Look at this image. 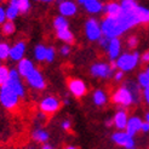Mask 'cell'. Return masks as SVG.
<instances>
[{
    "label": "cell",
    "instance_id": "6da1fadb",
    "mask_svg": "<svg viewBox=\"0 0 149 149\" xmlns=\"http://www.w3.org/2000/svg\"><path fill=\"white\" fill-rule=\"evenodd\" d=\"M139 24L138 18L136 16V10L133 11H124L115 17H108L106 16L101 23V29H102V35L106 36L108 39L113 38H119L123 35L126 31H129L130 28Z\"/></svg>",
    "mask_w": 149,
    "mask_h": 149
},
{
    "label": "cell",
    "instance_id": "7a4b0ae2",
    "mask_svg": "<svg viewBox=\"0 0 149 149\" xmlns=\"http://www.w3.org/2000/svg\"><path fill=\"white\" fill-rule=\"evenodd\" d=\"M111 101H113V103L118 104V106H121L124 108H127L132 106V104H136L135 97H133L131 90L126 85L116 88L114 93L111 95Z\"/></svg>",
    "mask_w": 149,
    "mask_h": 149
},
{
    "label": "cell",
    "instance_id": "3957f363",
    "mask_svg": "<svg viewBox=\"0 0 149 149\" xmlns=\"http://www.w3.org/2000/svg\"><path fill=\"white\" fill-rule=\"evenodd\" d=\"M139 61V55L138 52H130V54H123L120 55L116 61H115V67L119 68L121 72H130L136 68Z\"/></svg>",
    "mask_w": 149,
    "mask_h": 149
},
{
    "label": "cell",
    "instance_id": "277c9868",
    "mask_svg": "<svg viewBox=\"0 0 149 149\" xmlns=\"http://www.w3.org/2000/svg\"><path fill=\"white\" fill-rule=\"evenodd\" d=\"M18 103H19V97L10 87H7L6 85L0 86V104L4 108L12 110L18 106Z\"/></svg>",
    "mask_w": 149,
    "mask_h": 149
},
{
    "label": "cell",
    "instance_id": "5b68a950",
    "mask_svg": "<svg viewBox=\"0 0 149 149\" xmlns=\"http://www.w3.org/2000/svg\"><path fill=\"white\" fill-rule=\"evenodd\" d=\"M39 108L45 115H52L61 108V102L55 96H46L40 101Z\"/></svg>",
    "mask_w": 149,
    "mask_h": 149
},
{
    "label": "cell",
    "instance_id": "8992f818",
    "mask_svg": "<svg viewBox=\"0 0 149 149\" xmlns=\"http://www.w3.org/2000/svg\"><path fill=\"white\" fill-rule=\"evenodd\" d=\"M85 34H86V38L90 41H97L102 38L101 24L98 23L97 19L95 18L87 19V22L85 23Z\"/></svg>",
    "mask_w": 149,
    "mask_h": 149
},
{
    "label": "cell",
    "instance_id": "52a82bcc",
    "mask_svg": "<svg viewBox=\"0 0 149 149\" xmlns=\"http://www.w3.org/2000/svg\"><path fill=\"white\" fill-rule=\"evenodd\" d=\"M111 141L119 147H123L125 149L135 148V139L132 136H130L125 130L124 131H116L111 135Z\"/></svg>",
    "mask_w": 149,
    "mask_h": 149
},
{
    "label": "cell",
    "instance_id": "ba28073f",
    "mask_svg": "<svg viewBox=\"0 0 149 149\" xmlns=\"http://www.w3.org/2000/svg\"><path fill=\"white\" fill-rule=\"evenodd\" d=\"M113 68L110 64H107L104 62H98L91 65L90 72L93 77L96 78H102V79H109L113 75Z\"/></svg>",
    "mask_w": 149,
    "mask_h": 149
},
{
    "label": "cell",
    "instance_id": "9c48e42d",
    "mask_svg": "<svg viewBox=\"0 0 149 149\" xmlns=\"http://www.w3.org/2000/svg\"><path fill=\"white\" fill-rule=\"evenodd\" d=\"M26 80H27L28 85L33 88H35V90H44L46 86V81L44 79L42 74L35 68L26 77Z\"/></svg>",
    "mask_w": 149,
    "mask_h": 149
},
{
    "label": "cell",
    "instance_id": "30bf717a",
    "mask_svg": "<svg viewBox=\"0 0 149 149\" xmlns=\"http://www.w3.org/2000/svg\"><path fill=\"white\" fill-rule=\"evenodd\" d=\"M68 88H69L70 93L77 98L84 97V96L86 95V92H87L86 84L80 79H70L68 81Z\"/></svg>",
    "mask_w": 149,
    "mask_h": 149
},
{
    "label": "cell",
    "instance_id": "8fae6325",
    "mask_svg": "<svg viewBox=\"0 0 149 149\" xmlns=\"http://www.w3.org/2000/svg\"><path fill=\"white\" fill-rule=\"evenodd\" d=\"M129 120L127 111L125 109H119L113 116V125L115 126V129L118 131H124L126 127V124Z\"/></svg>",
    "mask_w": 149,
    "mask_h": 149
},
{
    "label": "cell",
    "instance_id": "7c38bea8",
    "mask_svg": "<svg viewBox=\"0 0 149 149\" xmlns=\"http://www.w3.org/2000/svg\"><path fill=\"white\" fill-rule=\"evenodd\" d=\"M58 10H59L61 16L72 17L78 12V6L75 3L70 1V0H64V1H61V4H59Z\"/></svg>",
    "mask_w": 149,
    "mask_h": 149
},
{
    "label": "cell",
    "instance_id": "4fadbf2b",
    "mask_svg": "<svg viewBox=\"0 0 149 149\" xmlns=\"http://www.w3.org/2000/svg\"><path fill=\"white\" fill-rule=\"evenodd\" d=\"M107 52H108V56L111 61H115V59L120 56V52H121V41L119 38H113L109 40L108 44V47H107Z\"/></svg>",
    "mask_w": 149,
    "mask_h": 149
},
{
    "label": "cell",
    "instance_id": "5bb4252c",
    "mask_svg": "<svg viewBox=\"0 0 149 149\" xmlns=\"http://www.w3.org/2000/svg\"><path fill=\"white\" fill-rule=\"evenodd\" d=\"M24 54H26V44L23 41H18V42L15 44L12 47H10L9 57L12 59V61L18 62L24 57Z\"/></svg>",
    "mask_w": 149,
    "mask_h": 149
},
{
    "label": "cell",
    "instance_id": "9a60e30c",
    "mask_svg": "<svg viewBox=\"0 0 149 149\" xmlns=\"http://www.w3.org/2000/svg\"><path fill=\"white\" fill-rule=\"evenodd\" d=\"M142 119L139 116H131L127 120V124H126V127H125V131L129 133L130 136H135L136 133H138L141 131V126H142Z\"/></svg>",
    "mask_w": 149,
    "mask_h": 149
},
{
    "label": "cell",
    "instance_id": "2e32d148",
    "mask_svg": "<svg viewBox=\"0 0 149 149\" xmlns=\"http://www.w3.org/2000/svg\"><path fill=\"white\" fill-rule=\"evenodd\" d=\"M78 3L83 5L90 13H100L103 10V5L100 0H78Z\"/></svg>",
    "mask_w": 149,
    "mask_h": 149
},
{
    "label": "cell",
    "instance_id": "e0dca14e",
    "mask_svg": "<svg viewBox=\"0 0 149 149\" xmlns=\"http://www.w3.org/2000/svg\"><path fill=\"white\" fill-rule=\"evenodd\" d=\"M4 85H6L7 87H10L11 90L18 96V97H23L24 93H26L24 86H23V84L21 83L19 78H17V79L9 78V79H7V81H6V83H5Z\"/></svg>",
    "mask_w": 149,
    "mask_h": 149
},
{
    "label": "cell",
    "instance_id": "ac0fdd59",
    "mask_svg": "<svg viewBox=\"0 0 149 149\" xmlns=\"http://www.w3.org/2000/svg\"><path fill=\"white\" fill-rule=\"evenodd\" d=\"M31 136H32V139L34 141V142L44 144V143H47V141L50 138V133L45 129H42L41 126H39V127H35L32 131Z\"/></svg>",
    "mask_w": 149,
    "mask_h": 149
},
{
    "label": "cell",
    "instance_id": "d6986e66",
    "mask_svg": "<svg viewBox=\"0 0 149 149\" xmlns=\"http://www.w3.org/2000/svg\"><path fill=\"white\" fill-rule=\"evenodd\" d=\"M33 69H34V63L31 61V59L22 58L21 61H18L17 72H18V74H19V77L26 78Z\"/></svg>",
    "mask_w": 149,
    "mask_h": 149
},
{
    "label": "cell",
    "instance_id": "ffe728a7",
    "mask_svg": "<svg viewBox=\"0 0 149 149\" xmlns=\"http://www.w3.org/2000/svg\"><path fill=\"white\" fill-rule=\"evenodd\" d=\"M6 12V19L13 21L19 15V9H18V0H10L9 5L5 9Z\"/></svg>",
    "mask_w": 149,
    "mask_h": 149
},
{
    "label": "cell",
    "instance_id": "44dd1931",
    "mask_svg": "<svg viewBox=\"0 0 149 149\" xmlns=\"http://www.w3.org/2000/svg\"><path fill=\"white\" fill-rule=\"evenodd\" d=\"M102 11L106 12V16H108V17H115L121 12V6H120V4L111 1V3L107 4L106 6H103Z\"/></svg>",
    "mask_w": 149,
    "mask_h": 149
},
{
    "label": "cell",
    "instance_id": "7402d4cb",
    "mask_svg": "<svg viewBox=\"0 0 149 149\" xmlns=\"http://www.w3.org/2000/svg\"><path fill=\"white\" fill-rule=\"evenodd\" d=\"M56 34H57V38L61 41L65 42V44H73L74 42V35H73V33L69 31L68 28L57 29Z\"/></svg>",
    "mask_w": 149,
    "mask_h": 149
},
{
    "label": "cell",
    "instance_id": "603a6c76",
    "mask_svg": "<svg viewBox=\"0 0 149 149\" xmlns=\"http://www.w3.org/2000/svg\"><path fill=\"white\" fill-rule=\"evenodd\" d=\"M92 101H93V103L96 104L97 107H102V106H104V104L107 103V101H108V96H107V93L104 92L103 90H96L95 92H93V95H92Z\"/></svg>",
    "mask_w": 149,
    "mask_h": 149
},
{
    "label": "cell",
    "instance_id": "cb8c5ba5",
    "mask_svg": "<svg viewBox=\"0 0 149 149\" xmlns=\"http://www.w3.org/2000/svg\"><path fill=\"white\" fill-rule=\"evenodd\" d=\"M136 16L138 18V22L142 24H149V9L143 6L136 7Z\"/></svg>",
    "mask_w": 149,
    "mask_h": 149
},
{
    "label": "cell",
    "instance_id": "d4e9b609",
    "mask_svg": "<svg viewBox=\"0 0 149 149\" xmlns=\"http://www.w3.org/2000/svg\"><path fill=\"white\" fill-rule=\"evenodd\" d=\"M45 56H46V46L44 45H36L34 49V57L36 58V61H45Z\"/></svg>",
    "mask_w": 149,
    "mask_h": 149
},
{
    "label": "cell",
    "instance_id": "484cf974",
    "mask_svg": "<svg viewBox=\"0 0 149 149\" xmlns=\"http://www.w3.org/2000/svg\"><path fill=\"white\" fill-rule=\"evenodd\" d=\"M126 86H127L130 90H131V92H132V95H133V97H135L136 104H137V103L139 102V100H141V92H139L138 84L133 83V81H127V83H126Z\"/></svg>",
    "mask_w": 149,
    "mask_h": 149
},
{
    "label": "cell",
    "instance_id": "4316f807",
    "mask_svg": "<svg viewBox=\"0 0 149 149\" xmlns=\"http://www.w3.org/2000/svg\"><path fill=\"white\" fill-rule=\"evenodd\" d=\"M120 6H121V10L124 11H133V10H136L138 4L136 0H121Z\"/></svg>",
    "mask_w": 149,
    "mask_h": 149
},
{
    "label": "cell",
    "instance_id": "83f0119b",
    "mask_svg": "<svg viewBox=\"0 0 149 149\" xmlns=\"http://www.w3.org/2000/svg\"><path fill=\"white\" fill-rule=\"evenodd\" d=\"M1 29H3V33L5 35H11L12 33H15V29H16V27H15V23L13 21H5L4 23L1 24Z\"/></svg>",
    "mask_w": 149,
    "mask_h": 149
},
{
    "label": "cell",
    "instance_id": "f1b7e54d",
    "mask_svg": "<svg viewBox=\"0 0 149 149\" xmlns=\"http://www.w3.org/2000/svg\"><path fill=\"white\" fill-rule=\"evenodd\" d=\"M69 23H68V21L65 19V17L63 16H58L55 18L54 21V27L56 28V31L57 29H64V28H68Z\"/></svg>",
    "mask_w": 149,
    "mask_h": 149
},
{
    "label": "cell",
    "instance_id": "f546056e",
    "mask_svg": "<svg viewBox=\"0 0 149 149\" xmlns=\"http://www.w3.org/2000/svg\"><path fill=\"white\" fill-rule=\"evenodd\" d=\"M138 85L143 88L149 87V74L147 72H142L138 75Z\"/></svg>",
    "mask_w": 149,
    "mask_h": 149
},
{
    "label": "cell",
    "instance_id": "4dcf8cb0",
    "mask_svg": "<svg viewBox=\"0 0 149 149\" xmlns=\"http://www.w3.org/2000/svg\"><path fill=\"white\" fill-rule=\"evenodd\" d=\"M9 72L10 69L7 67L0 64V86L4 85L7 81V79H9Z\"/></svg>",
    "mask_w": 149,
    "mask_h": 149
},
{
    "label": "cell",
    "instance_id": "1f68e13d",
    "mask_svg": "<svg viewBox=\"0 0 149 149\" xmlns=\"http://www.w3.org/2000/svg\"><path fill=\"white\" fill-rule=\"evenodd\" d=\"M10 54V46L6 42H0V61L6 59Z\"/></svg>",
    "mask_w": 149,
    "mask_h": 149
},
{
    "label": "cell",
    "instance_id": "d6a6232c",
    "mask_svg": "<svg viewBox=\"0 0 149 149\" xmlns=\"http://www.w3.org/2000/svg\"><path fill=\"white\" fill-rule=\"evenodd\" d=\"M19 13H27L31 9V1L29 0H18Z\"/></svg>",
    "mask_w": 149,
    "mask_h": 149
},
{
    "label": "cell",
    "instance_id": "836d02e7",
    "mask_svg": "<svg viewBox=\"0 0 149 149\" xmlns=\"http://www.w3.org/2000/svg\"><path fill=\"white\" fill-rule=\"evenodd\" d=\"M55 56H56V51L54 47H46V56H45V61L46 62H52L55 59Z\"/></svg>",
    "mask_w": 149,
    "mask_h": 149
},
{
    "label": "cell",
    "instance_id": "e575fe53",
    "mask_svg": "<svg viewBox=\"0 0 149 149\" xmlns=\"http://www.w3.org/2000/svg\"><path fill=\"white\" fill-rule=\"evenodd\" d=\"M126 44H127V46L130 49H135L138 45V39L136 38V36H130V38L127 39V41H126Z\"/></svg>",
    "mask_w": 149,
    "mask_h": 149
},
{
    "label": "cell",
    "instance_id": "d590c367",
    "mask_svg": "<svg viewBox=\"0 0 149 149\" xmlns=\"http://www.w3.org/2000/svg\"><path fill=\"white\" fill-rule=\"evenodd\" d=\"M61 127L64 130V131H69L72 129V121L68 120V119H64V120L61 123Z\"/></svg>",
    "mask_w": 149,
    "mask_h": 149
},
{
    "label": "cell",
    "instance_id": "8d00e7d4",
    "mask_svg": "<svg viewBox=\"0 0 149 149\" xmlns=\"http://www.w3.org/2000/svg\"><path fill=\"white\" fill-rule=\"evenodd\" d=\"M109 40H110V39H108V38H106V36H103V35H102V38H101L98 41H100V45H101L103 49H106V50H107L108 44H109Z\"/></svg>",
    "mask_w": 149,
    "mask_h": 149
},
{
    "label": "cell",
    "instance_id": "74e56055",
    "mask_svg": "<svg viewBox=\"0 0 149 149\" xmlns=\"http://www.w3.org/2000/svg\"><path fill=\"white\" fill-rule=\"evenodd\" d=\"M6 21V12L3 6H0V26H1L4 22Z\"/></svg>",
    "mask_w": 149,
    "mask_h": 149
},
{
    "label": "cell",
    "instance_id": "f35d334b",
    "mask_svg": "<svg viewBox=\"0 0 149 149\" xmlns=\"http://www.w3.org/2000/svg\"><path fill=\"white\" fill-rule=\"evenodd\" d=\"M69 54H70V47H69L68 45H64V46L61 47V55H63V56H68Z\"/></svg>",
    "mask_w": 149,
    "mask_h": 149
},
{
    "label": "cell",
    "instance_id": "ab89813d",
    "mask_svg": "<svg viewBox=\"0 0 149 149\" xmlns=\"http://www.w3.org/2000/svg\"><path fill=\"white\" fill-rule=\"evenodd\" d=\"M9 78H12V79L19 78V74H18L17 69H10V72H9Z\"/></svg>",
    "mask_w": 149,
    "mask_h": 149
},
{
    "label": "cell",
    "instance_id": "60d3db41",
    "mask_svg": "<svg viewBox=\"0 0 149 149\" xmlns=\"http://www.w3.org/2000/svg\"><path fill=\"white\" fill-rule=\"evenodd\" d=\"M141 131L144 132V133H148L149 132V123L143 121L142 123V126H141Z\"/></svg>",
    "mask_w": 149,
    "mask_h": 149
},
{
    "label": "cell",
    "instance_id": "b9f144b4",
    "mask_svg": "<svg viewBox=\"0 0 149 149\" xmlns=\"http://www.w3.org/2000/svg\"><path fill=\"white\" fill-rule=\"evenodd\" d=\"M143 98H144L146 103L149 106V87H147V88L143 90Z\"/></svg>",
    "mask_w": 149,
    "mask_h": 149
},
{
    "label": "cell",
    "instance_id": "7bdbcfd3",
    "mask_svg": "<svg viewBox=\"0 0 149 149\" xmlns=\"http://www.w3.org/2000/svg\"><path fill=\"white\" fill-rule=\"evenodd\" d=\"M123 78H124V72H121V70H119V72H116V73L114 74L115 81H120Z\"/></svg>",
    "mask_w": 149,
    "mask_h": 149
},
{
    "label": "cell",
    "instance_id": "ee69618b",
    "mask_svg": "<svg viewBox=\"0 0 149 149\" xmlns=\"http://www.w3.org/2000/svg\"><path fill=\"white\" fill-rule=\"evenodd\" d=\"M141 59H142V61H143L144 63H148V62H149V50H148V51H146L144 54L142 55Z\"/></svg>",
    "mask_w": 149,
    "mask_h": 149
},
{
    "label": "cell",
    "instance_id": "f6af8a7d",
    "mask_svg": "<svg viewBox=\"0 0 149 149\" xmlns=\"http://www.w3.org/2000/svg\"><path fill=\"white\" fill-rule=\"evenodd\" d=\"M40 149H55V147L51 146V144H47V143H44Z\"/></svg>",
    "mask_w": 149,
    "mask_h": 149
},
{
    "label": "cell",
    "instance_id": "bcb514c9",
    "mask_svg": "<svg viewBox=\"0 0 149 149\" xmlns=\"http://www.w3.org/2000/svg\"><path fill=\"white\" fill-rule=\"evenodd\" d=\"M106 125L107 126H111V125H113V119H109V120H107L106 121Z\"/></svg>",
    "mask_w": 149,
    "mask_h": 149
},
{
    "label": "cell",
    "instance_id": "7dc6e473",
    "mask_svg": "<svg viewBox=\"0 0 149 149\" xmlns=\"http://www.w3.org/2000/svg\"><path fill=\"white\" fill-rule=\"evenodd\" d=\"M144 121L149 123V111H147V113H146V116H144Z\"/></svg>",
    "mask_w": 149,
    "mask_h": 149
},
{
    "label": "cell",
    "instance_id": "c3c4849f",
    "mask_svg": "<svg viewBox=\"0 0 149 149\" xmlns=\"http://www.w3.org/2000/svg\"><path fill=\"white\" fill-rule=\"evenodd\" d=\"M64 149H78L77 147H74V146H68V147H65Z\"/></svg>",
    "mask_w": 149,
    "mask_h": 149
},
{
    "label": "cell",
    "instance_id": "681fc988",
    "mask_svg": "<svg viewBox=\"0 0 149 149\" xmlns=\"http://www.w3.org/2000/svg\"><path fill=\"white\" fill-rule=\"evenodd\" d=\"M24 149H36V148H35L34 146H28V147H26Z\"/></svg>",
    "mask_w": 149,
    "mask_h": 149
},
{
    "label": "cell",
    "instance_id": "f907efd6",
    "mask_svg": "<svg viewBox=\"0 0 149 149\" xmlns=\"http://www.w3.org/2000/svg\"><path fill=\"white\" fill-rule=\"evenodd\" d=\"M36 1H44V3H50L52 0H36Z\"/></svg>",
    "mask_w": 149,
    "mask_h": 149
},
{
    "label": "cell",
    "instance_id": "816d5d0a",
    "mask_svg": "<svg viewBox=\"0 0 149 149\" xmlns=\"http://www.w3.org/2000/svg\"><path fill=\"white\" fill-rule=\"evenodd\" d=\"M146 72H147V73H148V74H149V67H148V68H147V69H146Z\"/></svg>",
    "mask_w": 149,
    "mask_h": 149
},
{
    "label": "cell",
    "instance_id": "f5cc1de1",
    "mask_svg": "<svg viewBox=\"0 0 149 149\" xmlns=\"http://www.w3.org/2000/svg\"><path fill=\"white\" fill-rule=\"evenodd\" d=\"M59 1H64V0H59Z\"/></svg>",
    "mask_w": 149,
    "mask_h": 149
},
{
    "label": "cell",
    "instance_id": "db71d44e",
    "mask_svg": "<svg viewBox=\"0 0 149 149\" xmlns=\"http://www.w3.org/2000/svg\"><path fill=\"white\" fill-rule=\"evenodd\" d=\"M1 1H4V0H0V3H1Z\"/></svg>",
    "mask_w": 149,
    "mask_h": 149
},
{
    "label": "cell",
    "instance_id": "11a10c76",
    "mask_svg": "<svg viewBox=\"0 0 149 149\" xmlns=\"http://www.w3.org/2000/svg\"><path fill=\"white\" fill-rule=\"evenodd\" d=\"M0 39H1V38H0ZM0 42H1V40H0Z\"/></svg>",
    "mask_w": 149,
    "mask_h": 149
},
{
    "label": "cell",
    "instance_id": "9f6ffc18",
    "mask_svg": "<svg viewBox=\"0 0 149 149\" xmlns=\"http://www.w3.org/2000/svg\"><path fill=\"white\" fill-rule=\"evenodd\" d=\"M131 149H135V148H131Z\"/></svg>",
    "mask_w": 149,
    "mask_h": 149
}]
</instances>
